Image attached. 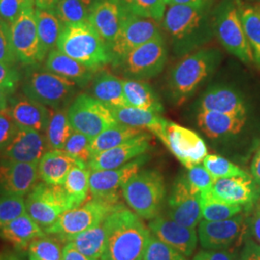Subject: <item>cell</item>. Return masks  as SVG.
I'll return each mask as SVG.
<instances>
[{
	"label": "cell",
	"mask_w": 260,
	"mask_h": 260,
	"mask_svg": "<svg viewBox=\"0 0 260 260\" xmlns=\"http://www.w3.org/2000/svg\"><path fill=\"white\" fill-rule=\"evenodd\" d=\"M104 224L106 244L101 259H144L151 233L140 216L121 204Z\"/></svg>",
	"instance_id": "cell-1"
},
{
	"label": "cell",
	"mask_w": 260,
	"mask_h": 260,
	"mask_svg": "<svg viewBox=\"0 0 260 260\" xmlns=\"http://www.w3.org/2000/svg\"><path fill=\"white\" fill-rule=\"evenodd\" d=\"M56 47L66 55L95 71L114 60L110 47L89 20L64 25Z\"/></svg>",
	"instance_id": "cell-2"
},
{
	"label": "cell",
	"mask_w": 260,
	"mask_h": 260,
	"mask_svg": "<svg viewBox=\"0 0 260 260\" xmlns=\"http://www.w3.org/2000/svg\"><path fill=\"white\" fill-rule=\"evenodd\" d=\"M121 194L130 208L143 219L157 217L166 195L163 177L157 171L138 172L121 188Z\"/></svg>",
	"instance_id": "cell-3"
},
{
	"label": "cell",
	"mask_w": 260,
	"mask_h": 260,
	"mask_svg": "<svg viewBox=\"0 0 260 260\" xmlns=\"http://www.w3.org/2000/svg\"><path fill=\"white\" fill-rule=\"evenodd\" d=\"M121 204L113 205L92 199L84 205L66 211L55 223L44 229V232L54 235L59 241L68 243L78 234L103 223Z\"/></svg>",
	"instance_id": "cell-4"
},
{
	"label": "cell",
	"mask_w": 260,
	"mask_h": 260,
	"mask_svg": "<svg viewBox=\"0 0 260 260\" xmlns=\"http://www.w3.org/2000/svg\"><path fill=\"white\" fill-rule=\"evenodd\" d=\"M76 83L49 71L33 70L28 73L23 93L29 99L54 109H60L75 93Z\"/></svg>",
	"instance_id": "cell-5"
},
{
	"label": "cell",
	"mask_w": 260,
	"mask_h": 260,
	"mask_svg": "<svg viewBox=\"0 0 260 260\" xmlns=\"http://www.w3.org/2000/svg\"><path fill=\"white\" fill-rule=\"evenodd\" d=\"M67 112L73 129L91 140L119 123L108 106L87 93L78 94Z\"/></svg>",
	"instance_id": "cell-6"
},
{
	"label": "cell",
	"mask_w": 260,
	"mask_h": 260,
	"mask_svg": "<svg viewBox=\"0 0 260 260\" xmlns=\"http://www.w3.org/2000/svg\"><path fill=\"white\" fill-rule=\"evenodd\" d=\"M28 215L44 230L55 223L66 211L73 209L63 185L40 182L32 188L25 200Z\"/></svg>",
	"instance_id": "cell-7"
},
{
	"label": "cell",
	"mask_w": 260,
	"mask_h": 260,
	"mask_svg": "<svg viewBox=\"0 0 260 260\" xmlns=\"http://www.w3.org/2000/svg\"><path fill=\"white\" fill-rule=\"evenodd\" d=\"M217 57L209 49L200 50L180 61L171 73L170 87L177 99H186L212 73Z\"/></svg>",
	"instance_id": "cell-8"
},
{
	"label": "cell",
	"mask_w": 260,
	"mask_h": 260,
	"mask_svg": "<svg viewBox=\"0 0 260 260\" xmlns=\"http://www.w3.org/2000/svg\"><path fill=\"white\" fill-rule=\"evenodd\" d=\"M216 31L221 44L244 63L253 61V53L246 37L239 3L237 0H224L216 17Z\"/></svg>",
	"instance_id": "cell-9"
},
{
	"label": "cell",
	"mask_w": 260,
	"mask_h": 260,
	"mask_svg": "<svg viewBox=\"0 0 260 260\" xmlns=\"http://www.w3.org/2000/svg\"><path fill=\"white\" fill-rule=\"evenodd\" d=\"M116 60L125 75L132 79L150 78L163 70L167 48L160 35Z\"/></svg>",
	"instance_id": "cell-10"
},
{
	"label": "cell",
	"mask_w": 260,
	"mask_h": 260,
	"mask_svg": "<svg viewBox=\"0 0 260 260\" xmlns=\"http://www.w3.org/2000/svg\"><path fill=\"white\" fill-rule=\"evenodd\" d=\"M35 3L28 5L9 25L12 46L18 60L25 65H36L45 59L37 30Z\"/></svg>",
	"instance_id": "cell-11"
},
{
	"label": "cell",
	"mask_w": 260,
	"mask_h": 260,
	"mask_svg": "<svg viewBox=\"0 0 260 260\" xmlns=\"http://www.w3.org/2000/svg\"><path fill=\"white\" fill-rule=\"evenodd\" d=\"M158 138L187 169L201 164L207 155V148L203 138L195 131L175 122L168 121Z\"/></svg>",
	"instance_id": "cell-12"
},
{
	"label": "cell",
	"mask_w": 260,
	"mask_h": 260,
	"mask_svg": "<svg viewBox=\"0 0 260 260\" xmlns=\"http://www.w3.org/2000/svg\"><path fill=\"white\" fill-rule=\"evenodd\" d=\"M144 161L145 157L140 156L117 169L91 171L90 194L92 198L113 205L120 204L122 186L139 172Z\"/></svg>",
	"instance_id": "cell-13"
},
{
	"label": "cell",
	"mask_w": 260,
	"mask_h": 260,
	"mask_svg": "<svg viewBox=\"0 0 260 260\" xmlns=\"http://www.w3.org/2000/svg\"><path fill=\"white\" fill-rule=\"evenodd\" d=\"M158 36L160 31L156 20L128 12L117 37L110 45V50L116 60Z\"/></svg>",
	"instance_id": "cell-14"
},
{
	"label": "cell",
	"mask_w": 260,
	"mask_h": 260,
	"mask_svg": "<svg viewBox=\"0 0 260 260\" xmlns=\"http://www.w3.org/2000/svg\"><path fill=\"white\" fill-rule=\"evenodd\" d=\"M247 232L242 215L223 221H202L199 223V238L207 250H225L241 242Z\"/></svg>",
	"instance_id": "cell-15"
},
{
	"label": "cell",
	"mask_w": 260,
	"mask_h": 260,
	"mask_svg": "<svg viewBox=\"0 0 260 260\" xmlns=\"http://www.w3.org/2000/svg\"><path fill=\"white\" fill-rule=\"evenodd\" d=\"M167 217L190 229H196L201 222V196L190 187L186 177H179L174 184L168 202Z\"/></svg>",
	"instance_id": "cell-16"
},
{
	"label": "cell",
	"mask_w": 260,
	"mask_h": 260,
	"mask_svg": "<svg viewBox=\"0 0 260 260\" xmlns=\"http://www.w3.org/2000/svg\"><path fill=\"white\" fill-rule=\"evenodd\" d=\"M38 163H25L10 159L0 160L1 195L23 198L37 184Z\"/></svg>",
	"instance_id": "cell-17"
},
{
	"label": "cell",
	"mask_w": 260,
	"mask_h": 260,
	"mask_svg": "<svg viewBox=\"0 0 260 260\" xmlns=\"http://www.w3.org/2000/svg\"><path fill=\"white\" fill-rule=\"evenodd\" d=\"M150 136L143 132L118 147L93 155L87 166L91 171L111 170L121 167L142 156L149 149Z\"/></svg>",
	"instance_id": "cell-18"
},
{
	"label": "cell",
	"mask_w": 260,
	"mask_h": 260,
	"mask_svg": "<svg viewBox=\"0 0 260 260\" xmlns=\"http://www.w3.org/2000/svg\"><path fill=\"white\" fill-rule=\"evenodd\" d=\"M47 149V140L43 133L18 126L14 137L2 150V156L19 162L39 163Z\"/></svg>",
	"instance_id": "cell-19"
},
{
	"label": "cell",
	"mask_w": 260,
	"mask_h": 260,
	"mask_svg": "<svg viewBox=\"0 0 260 260\" xmlns=\"http://www.w3.org/2000/svg\"><path fill=\"white\" fill-rule=\"evenodd\" d=\"M149 231L159 240L173 247L185 256H190L194 252L198 243L195 229L184 226L169 217L158 215L150 220Z\"/></svg>",
	"instance_id": "cell-20"
},
{
	"label": "cell",
	"mask_w": 260,
	"mask_h": 260,
	"mask_svg": "<svg viewBox=\"0 0 260 260\" xmlns=\"http://www.w3.org/2000/svg\"><path fill=\"white\" fill-rule=\"evenodd\" d=\"M206 4H170L163 18L165 30L172 37L182 40L194 34L205 17Z\"/></svg>",
	"instance_id": "cell-21"
},
{
	"label": "cell",
	"mask_w": 260,
	"mask_h": 260,
	"mask_svg": "<svg viewBox=\"0 0 260 260\" xmlns=\"http://www.w3.org/2000/svg\"><path fill=\"white\" fill-rule=\"evenodd\" d=\"M127 13L119 0H102L90 9L88 20L110 47Z\"/></svg>",
	"instance_id": "cell-22"
},
{
	"label": "cell",
	"mask_w": 260,
	"mask_h": 260,
	"mask_svg": "<svg viewBox=\"0 0 260 260\" xmlns=\"http://www.w3.org/2000/svg\"><path fill=\"white\" fill-rule=\"evenodd\" d=\"M258 184L250 175L217 179L211 189L214 198L231 205H251L257 198Z\"/></svg>",
	"instance_id": "cell-23"
},
{
	"label": "cell",
	"mask_w": 260,
	"mask_h": 260,
	"mask_svg": "<svg viewBox=\"0 0 260 260\" xmlns=\"http://www.w3.org/2000/svg\"><path fill=\"white\" fill-rule=\"evenodd\" d=\"M81 164L86 163L72 157L64 150H47L38 163L39 176L43 182L49 185H63L70 171Z\"/></svg>",
	"instance_id": "cell-24"
},
{
	"label": "cell",
	"mask_w": 260,
	"mask_h": 260,
	"mask_svg": "<svg viewBox=\"0 0 260 260\" xmlns=\"http://www.w3.org/2000/svg\"><path fill=\"white\" fill-rule=\"evenodd\" d=\"M10 114L19 127H25L45 133L49 121L50 113L46 105L22 96L13 101Z\"/></svg>",
	"instance_id": "cell-25"
},
{
	"label": "cell",
	"mask_w": 260,
	"mask_h": 260,
	"mask_svg": "<svg viewBox=\"0 0 260 260\" xmlns=\"http://www.w3.org/2000/svg\"><path fill=\"white\" fill-rule=\"evenodd\" d=\"M246 117L219 112L200 111L198 124L205 135L211 139L232 137L241 132Z\"/></svg>",
	"instance_id": "cell-26"
},
{
	"label": "cell",
	"mask_w": 260,
	"mask_h": 260,
	"mask_svg": "<svg viewBox=\"0 0 260 260\" xmlns=\"http://www.w3.org/2000/svg\"><path fill=\"white\" fill-rule=\"evenodd\" d=\"M201 111H212L246 117V105L240 94L228 87H215L204 94Z\"/></svg>",
	"instance_id": "cell-27"
},
{
	"label": "cell",
	"mask_w": 260,
	"mask_h": 260,
	"mask_svg": "<svg viewBox=\"0 0 260 260\" xmlns=\"http://www.w3.org/2000/svg\"><path fill=\"white\" fill-rule=\"evenodd\" d=\"M112 113L121 124L139 129H148L159 137L164 131L168 121L159 113L139 109L131 106L112 108Z\"/></svg>",
	"instance_id": "cell-28"
},
{
	"label": "cell",
	"mask_w": 260,
	"mask_h": 260,
	"mask_svg": "<svg viewBox=\"0 0 260 260\" xmlns=\"http://www.w3.org/2000/svg\"><path fill=\"white\" fill-rule=\"evenodd\" d=\"M46 68L47 71L79 85H84L90 81L93 73L96 72L54 48L48 53Z\"/></svg>",
	"instance_id": "cell-29"
},
{
	"label": "cell",
	"mask_w": 260,
	"mask_h": 260,
	"mask_svg": "<svg viewBox=\"0 0 260 260\" xmlns=\"http://www.w3.org/2000/svg\"><path fill=\"white\" fill-rule=\"evenodd\" d=\"M43 236H46V233L27 213L0 229V237L21 250H25L31 242Z\"/></svg>",
	"instance_id": "cell-30"
},
{
	"label": "cell",
	"mask_w": 260,
	"mask_h": 260,
	"mask_svg": "<svg viewBox=\"0 0 260 260\" xmlns=\"http://www.w3.org/2000/svg\"><path fill=\"white\" fill-rule=\"evenodd\" d=\"M123 94L127 106L159 114L164 110L151 87L139 79L123 80Z\"/></svg>",
	"instance_id": "cell-31"
},
{
	"label": "cell",
	"mask_w": 260,
	"mask_h": 260,
	"mask_svg": "<svg viewBox=\"0 0 260 260\" xmlns=\"http://www.w3.org/2000/svg\"><path fill=\"white\" fill-rule=\"evenodd\" d=\"M92 93L94 99L110 109L127 106L123 94V80L111 74L98 75L93 81Z\"/></svg>",
	"instance_id": "cell-32"
},
{
	"label": "cell",
	"mask_w": 260,
	"mask_h": 260,
	"mask_svg": "<svg viewBox=\"0 0 260 260\" xmlns=\"http://www.w3.org/2000/svg\"><path fill=\"white\" fill-rule=\"evenodd\" d=\"M91 170L87 164L76 165L66 177L63 188L68 196L73 209L83 205L90 193Z\"/></svg>",
	"instance_id": "cell-33"
},
{
	"label": "cell",
	"mask_w": 260,
	"mask_h": 260,
	"mask_svg": "<svg viewBox=\"0 0 260 260\" xmlns=\"http://www.w3.org/2000/svg\"><path fill=\"white\" fill-rule=\"evenodd\" d=\"M37 30L42 49L45 56L55 47L63 30V23L54 11L35 9Z\"/></svg>",
	"instance_id": "cell-34"
},
{
	"label": "cell",
	"mask_w": 260,
	"mask_h": 260,
	"mask_svg": "<svg viewBox=\"0 0 260 260\" xmlns=\"http://www.w3.org/2000/svg\"><path fill=\"white\" fill-rule=\"evenodd\" d=\"M143 133V130L118 123L103 131L91 141L90 149L92 156L105 150L118 147L126 141ZM91 156V157H92Z\"/></svg>",
	"instance_id": "cell-35"
},
{
	"label": "cell",
	"mask_w": 260,
	"mask_h": 260,
	"mask_svg": "<svg viewBox=\"0 0 260 260\" xmlns=\"http://www.w3.org/2000/svg\"><path fill=\"white\" fill-rule=\"evenodd\" d=\"M70 242L84 255L94 259L102 258L106 244V229L104 221L78 234Z\"/></svg>",
	"instance_id": "cell-36"
},
{
	"label": "cell",
	"mask_w": 260,
	"mask_h": 260,
	"mask_svg": "<svg viewBox=\"0 0 260 260\" xmlns=\"http://www.w3.org/2000/svg\"><path fill=\"white\" fill-rule=\"evenodd\" d=\"M74 129L69 121L68 112L64 109H57L50 113L49 121L45 132L48 150L61 149L63 150L66 142L70 138Z\"/></svg>",
	"instance_id": "cell-37"
},
{
	"label": "cell",
	"mask_w": 260,
	"mask_h": 260,
	"mask_svg": "<svg viewBox=\"0 0 260 260\" xmlns=\"http://www.w3.org/2000/svg\"><path fill=\"white\" fill-rule=\"evenodd\" d=\"M201 196L202 215L205 221H223L231 219L242 211V205H231L222 202L211 194V190Z\"/></svg>",
	"instance_id": "cell-38"
},
{
	"label": "cell",
	"mask_w": 260,
	"mask_h": 260,
	"mask_svg": "<svg viewBox=\"0 0 260 260\" xmlns=\"http://www.w3.org/2000/svg\"><path fill=\"white\" fill-rule=\"evenodd\" d=\"M241 20L246 37L253 53V58L260 66V12L248 7L243 10Z\"/></svg>",
	"instance_id": "cell-39"
},
{
	"label": "cell",
	"mask_w": 260,
	"mask_h": 260,
	"mask_svg": "<svg viewBox=\"0 0 260 260\" xmlns=\"http://www.w3.org/2000/svg\"><path fill=\"white\" fill-rule=\"evenodd\" d=\"M123 8L142 18L160 21L164 18L166 4L163 0H119Z\"/></svg>",
	"instance_id": "cell-40"
},
{
	"label": "cell",
	"mask_w": 260,
	"mask_h": 260,
	"mask_svg": "<svg viewBox=\"0 0 260 260\" xmlns=\"http://www.w3.org/2000/svg\"><path fill=\"white\" fill-rule=\"evenodd\" d=\"M54 12L63 25L88 21L89 18V10L81 0H59Z\"/></svg>",
	"instance_id": "cell-41"
},
{
	"label": "cell",
	"mask_w": 260,
	"mask_h": 260,
	"mask_svg": "<svg viewBox=\"0 0 260 260\" xmlns=\"http://www.w3.org/2000/svg\"><path fill=\"white\" fill-rule=\"evenodd\" d=\"M29 256L37 260H63V250L57 238L39 237L28 246Z\"/></svg>",
	"instance_id": "cell-42"
},
{
	"label": "cell",
	"mask_w": 260,
	"mask_h": 260,
	"mask_svg": "<svg viewBox=\"0 0 260 260\" xmlns=\"http://www.w3.org/2000/svg\"><path fill=\"white\" fill-rule=\"evenodd\" d=\"M204 166L215 178V180L225 177H242L249 175L226 158L216 154H207L204 159Z\"/></svg>",
	"instance_id": "cell-43"
},
{
	"label": "cell",
	"mask_w": 260,
	"mask_h": 260,
	"mask_svg": "<svg viewBox=\"0 0 260 260\" xmlns=\"http://www.w3.org/2000/svg\"><path fill=\"white\" fill-rule=\"evenodd\" d=\"M26 212L25 201L17 196H0V229Z\"/></svg>",
	"instance_id": "cell-44"
},
{
	"label": "cell",
	"mask_w": 260,
	"mask_h": 260,
	"mask_svg": "<svg viewBox=\"0 0 260 260\" xmlns=\"http://www.w3.org/2000/svg\"><path fill=\"white\" fill-rule=\"evenodd\" d=\"M143 260H187L184 254L177 251L155 236H150Z\"/></svg>",
	"instance_id": "cell-45"
},
{
	"label": "cell",
	"mask_w": 260,
	"mask_h": 260,
	"mask_svg": "<svg viewBox=\"0 0 260 260\" xmlns=\"http://www.w3.org/2000/svg\"><path fill=\"white\" fill-rule=\"evenodd\" d=\"M91 141L92 140L86 135L74 130L70 138L66 142L63 150L72 157L87 164L92 156L90 149Z\"/></svg>",
	"instance_id": "cell-46"
},
{
	"label": "cell",
	"mask_w": 260,
	"mask_h": 260,
	"mask_svg": "<svg viewBox=\"0 0 260 260\" xmlns=\"http://www.w3.org/2000/svg\"><path fill=\"white\" fill-rule=\"evenodd\" d=\"M188 170L189 171L186 178L189 185L195 192L202 194L212 189L216 180L205 169V166L199 164Z\"/></svg>",
	"instance_id": "cell-47"
},
{
	"label": "cell",
	"mask_w": 260,
	"mask_h": 260,
	"mask_svg": "<svg viewBox=\"0 0 260 260\" xmlns=\"http://www.w3.org/2000/svg\"><path fill=\"white\" fill-rule=\"evenodd\" d=\"M33 3L34 0H0V18L10 25L28 5Z\"/></svg>",
	"instance_id": "cell-48"
},
{
	"label": "cell",
	"mask_w": 260,
	"mask_h": 260,
	"mask_svg": "<svg viewBox=\"0 0 260 260\" xmlns=\"http://www.w3.org/2000/svg\"><path fill=\"white\" fill-rule=\"evenodd\" d=\"M18 61L10 38L9 24L0 20V63L7 65L15 64Z\"/></svg>",
	"instance_id": "cell-49"
},
{
	"label": "cell",
	"mask_w": 260,
	"mask_h": 260,
	"mask_svg": "<svg viewBox=\"0 0 260 260\" xmlns=\"http://www.w3.org/2000/svg\"><path fill=\"white\" fill-rule=\"evenodd\" d=\"M18 125L12 118L9 111H0V151L9 144L10 141L14 137Z\"/></svg>",
	"instance_id": "cell-50"
},
{
	"label": "cell",
	"mask_w": 260,
	"mask_h": 260,
	"mask_svg": "<svg viewBox=\"0 0 260 260\" xmlns=\"http://www.w3.org/2000/svg\"><path fill=\"white\" fill-rule=\"evenodd\" d=\"M19 73L12 65L0 63V87L7 93H14L19 85Z\"/></svg>",
	"instance_id": "cell-51"
},
{
	"label": "cell",
	"mask_w": 260,
	"mask_h": 260,
	"mask_svg": "<svg viewBox=\"0 0 260 260\" xmlns=\"http://www.w3.org/2000/svg\"><path fill=\"white\" fill-rule=\"evenodd\" d=\"M193 260H235V256L232 252L223 250L203 251L196 254Z\"/></svg>",
	"instance_id": "cell-52"
},
{
	"label": "cell",
	"mask_w": 260,
	"mask_h": 260,
	"mask_svg": "<svg viewBox=\"0 0 260 260\" xmlns=\"http://www.w3.org/2000/svg\"><path fill=\"white\" fill-rule=\"evenodd\" d=\"M239 260H260V245L252 240L246 242Z\"/></svg>",
	"instance_id": "cell-53"
},
{
	"label": "cell",
	"mask_w": 260,
	"mask_h": 260,
	"mask_svg": "<svg viewBox=\"0 0 260 260\" xmlns=\"http://www.w3.org/2000/svg\"><path fill=\"white\" fill-rule=\"evenodd\" d=\"M63 260H98L88 257L77 251L71 242H68L63 249Z\"/></svg>",
	"instance_id": "cell-54"
},
{
	"label": "cell",
	"mask_w": 260,
	"mask_h": 260,
	"mask_svg": "<svg viewBox=\"0 0 260 260\" xmlns=\"http://www.w3.org/2000/svg\"><path fill=\"white\" fill-rule=\"evenodd\" d=\"M251 173L254 181L260 185V145L251 161Z\"/></svg>",
	"instance_id": "cell-55"
},
{
	"label": "cell",
	"mask_w": 260,
	"mask_h": 260,
	"mask_svg": "<svg viewBox=\"0 0 260 260\" xmlns=\"http://www.w3.org/2000/svg\"><path fill=\"white\" fill-rule=\"evenodd\" d=\"M251 230L252 235L260 244V209L256 211L251 219Z\"/></svg>",
	"instance_id": "cell-56"
},
{
	"label": "cell",
	"mask_w": 260,
	"mask_h": 260,
	"mask_svg": "<svg viewBox=\"0 0 260 260\" xmlns=\"http://www.w3.org/2000/svg\"><path fill=\"white\" fill-rule=\"evenodd\" d=\"M59 0H34L35 6L38 9L54 11Z\"/></svg>",
	"instance_id": "cell-57"
},
{
	"label": "cell",
	"mask_w": 260,
	"mask_h": 260,
	"mask_svg": "<svg viewBox=\"0 0 260 260\" xmlns=\"http://www.w3.org/2000/svg\"><path fill=\"white\" fill-rule=\"evenodd\" d=\"M208 0H171L170 4H188V5H201L207 4Z\"/></svg>",
	"instance_id": "cell-58"
},
{
	"label": "cell",
	"mask_w": 260,
	"mask_h": 260,
	"mask_svg": "<svg viewBox=\"0 0 260 260\" xmlns=\"http://www.w3.org/2000/svg\"><path fill=\"white\" fill-rule=\"evenodd\" d=\"M7 92L0 87V111L7 109Z\"/></svg>",
	"instance_id": "cell-59"
},
{
	"label": "cell",
	"mask_w": 260,
	"mask_h": 260,
	"mask_svg": "<svg viewBox=\"0 0 260 260\" xmlns=\"http://www.w3.org/2000/svg\"><path fill=\"white\" fill-rule=\"evenodd\" d=\"M102 0H81V2L84 5L87 7V9L90 11V9L93 7V5H95L96 3H99Z\"/></svg>",
	"instance_id": "cell-60"
},
{
	"label": "cell",
	"mask_w": 260,
	"mask_h": 260,
	"mask_svg": "<svg viewBox=\"0 0 260 260\" xmlns=\"http://www.w3.org/2000/svg\"><path fill=\"white\" fill-rule=\"evenodd\" d=\"M163 2L165 3V4H170V2H171V0H163Z\"/></svg>",
	"instance_id": "cell-61"
},
{
	"label": "cell",
	"mask_w": 260,
	"mask_h": 260,
	"mask_svg": "<svg viewBox=\"0 0 260 260\" xmlns=\"http://www.w3.org/2000/svg\"><path fill=\"white\" fill-rule=\"evenodd\" d=\"M28 260H37L36 259V258H34V257H32V256H30V257H29V259Z\"/></svg>",
	"instance_id": "cell-62"
},
{
	"label": "cell",
	"mask_w": 260,
	"mask_h": 260,
	"mask_svg": "<svg viewBox=\"0 0 260 260\" xmlns=\"http://www.w3.org/2000/svg\"><path fill=\"white\" fill-rule=\"evenodd\" d=\"M0 20H1V18H0Z\"/></svg>",
	"instance_id": "cell-63"
}]
</instances>
